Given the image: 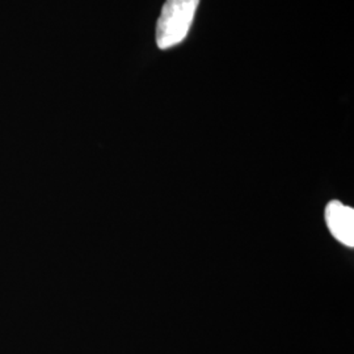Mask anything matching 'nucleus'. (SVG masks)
<instances>
[{"mask_svg": "<svg viewBox=\"0 0 354 354\" xmlns=\"http://www.w3.org/2000/svg\"><path fill=\"white\" fill-rule=\"evenodd\" d=\"M200 0H167L156 24V45L169 49L188 36Z\"/></svg>", "mask_w": 354, "mask_h": 354, "instance_id": "f257e3e1", "label": "nucleus"}, {"mask_svg": "<svg viewBox=\"0 0 354 354\" xmlns=\"http://www.w3.org/2000/svg\"><path fill=\"white\" fill-rule=\"evenodd\" d=\"M326 222L330 234L346 247L354 245V210L340 201H332L326 207Z\"/></svg>", "mask_w": 354, "mask_h": 354, "instance_id": "f03ea898", "label": "nucleus"}]
</instances>
